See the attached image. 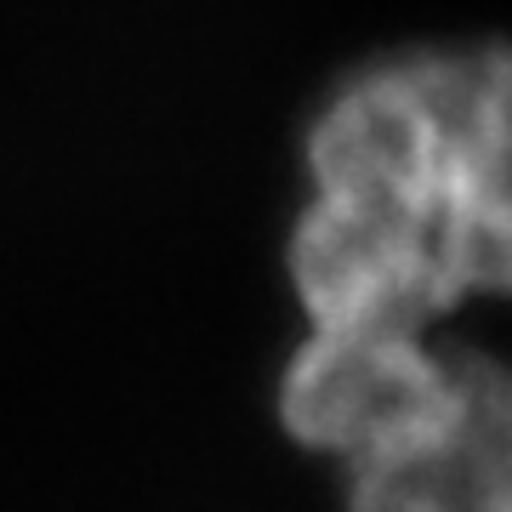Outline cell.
I'll return each instance as SVG.
<instances>
[{
    "label": "cell",
    "instance_id": "obj_4",
    "mask_svg": "<svg viewBox=\"0 0 512 512\" xmlns=\"http://www.w3.org/2000/svg\"><path fill=\"white\" fill-rule=\"evenodd\" d=\"M348 512H512V365L461 359L450 416L353 467Z\"/></svg>",
    "mask_w": 512,
    "mask_h": 512
},
{
    "label": "cell",
    "instance_id": "obj_2",
    "mask_svg": "<svg viewBox=\"0 0 512 512\" xmlns=\"http://www.w3.org/2000/svg\"><path fill=\"white\" fill-rule=\"evenodd\" d=\"M291 285L313 330L353 336H421L467 296L433 222L336 200H313L296 222Z\"/></svg>",
    "mask_w": 512,
    "mask_h": 512
},
{
    "label": "cell",
    "instance_id": "obj_3",
    "mask_svg": "<svg viewBox=\"0 0 512 512\" xmlns=\"http://www.w3.org/2000/svg\"><path fill=\"white\" fill-rule=\"evenodd\" d=\"M456 404V365L421 348V336H353L313 330L285 376L279 421L308 450L370 467L433 433Z\"/></svg>",
    "mask_w": 512,
    "mask_h": 512
},
{
    "label": "cell",
    "instance_id": "obj_5",
    "mask_svg": "<svg viewBox=\"0 0 512 512\" xmlns=\"http://www.w3.org/2000/svg\"><path fill=\"white\" fill-rule=\"evenodd\" d=\"M439 245L461 291L512 296V52L461 57L456 165L439 205Z\"/></svg>",
    "mask_w": 512,
    "mask_h": 512
},
{
    "label": "cell",
    "instance_id": "obj_1",
    "mask_svg": "<svg viewBox=\"0 0 512 512\" xmlns=\"http://www.w3.org/2000/svg\"><path fill=\"white\" fill-rule=\"evenodd\" d=\"M461 57H404L330 97L308 131L319 200L433 222L456 165Z\"/></svg>",
    "mask_w": 512,
    "mask_h": 512
}]
</instances>
